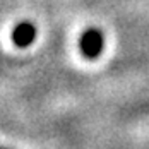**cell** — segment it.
Wrapping results in <instances>:
<instances>
[{"label":"cell","mask_w":149,"mask_h":149,"mask_svg":"<svg viewBox=\"0 0 149 149\" xmlns=\"http://www.w3.org/2000/svg\"><path fill=\"white\" fill-rule=\"evenodd\" d=\"M104 48V36L103 33L96 28L86 29V33L81 36V52L88 58H96Z\"/></svg>","instance_id":"obj_1"},{"label":"cell","mask_w":149,"mask_h":149,"mask_svg":"<svg viewBox=\"0 0 149 149\" xmlns=\"http://www.w3.org/2000/svg\"><path fill=\"white\" fill-rule=\"evenodd\" d=\"M34 40H36V28L31 22H21L15 26L14 33H12V41L17 46L21 48L29 46Z\"/></svg>","instance_id":"obj_2"},{"label":"cell","mask_w":149,"mask_h":149,"mask_svg":"<svg viewBox=\"0 0 149 149\" xmlns=\"http://www.w3.org/2000/svg\"><path fill=\"white\" fill-rule=\"evenodd\" d=\"M0 149H3V148H0Z\"/></svg>","instance_id":"obj_3"}]
</instances>
